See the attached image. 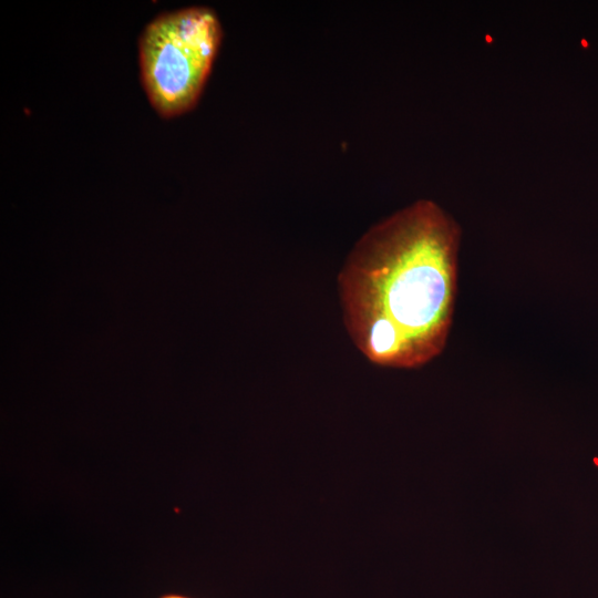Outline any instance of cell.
Here are the masks:
<instances>
[{
  "label": "cell",
  "instance_id": "6da1fadb",
  "mask_svg": "<svg viewBox=\"0 0 598 598\" xmlns=\"http://www.w3.org/2000/svg\"><path fill=\"white\" fill-rule=\"evenodd\" d=\"M461 227L419 199L370 227L338 275L344 328L371 363L417 369L439 357L457 292Z\"/></svg>",
  "mask_w": 598,
  "mask_h": 598
},
{
  "label": "cell",
  "instance_id": "7a4b0ae2",
  "mask_svg": "<svg viewBox=\"0 0 598 598\" xmlns=\"http://www.w3.org/2000/svg\"><path fill=\"white\" fill-rule=\"evenodd\" d=\"M223 29L207 7L164 12L138 39L141 81L150 103L164 118L190 111L210 74Z\"/></svg>",
  "mask_w": 598,
  "mask_h": 598
},
{
  "label": "cell",
  "instance_id": "3957f363",
  "mask_svg": "<svg viewBox=\"0 0 598 598\" xmlns=\"http://www.w3.org/2000/svg\"><path fill=\"white\" fill-rule=\"evenodd\" d=\"M159 598H188L186 596H182V595H177V594H167V595H163L162 597Z\"/></svg>",
  "mask_w": 598,
  "mask_h": 598
}]
</instances>
